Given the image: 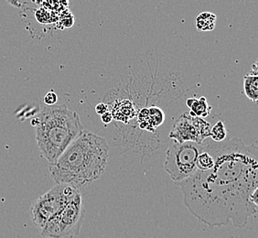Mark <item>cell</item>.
Here are the masks:
<instances>
[{"instance_id":"3","label":"cell","mask_w":258,"mask_h":238,"mask_svg":"<svg viewBox=\"0 0 258 238\" xmlns=\"http://www.w3.org/2000/svg\"><path fill=\"white\" fill-rule=\"evenodd\" d=\"M40 153L50 164L84 131L78 114L65 104L46 105L31 121Z\"/></svg>"},{"instance_id":"6","label":"cell","mask_w":258,"mask_h":238,"mask_svg":"<svg viewBox=\"0 0 258 238\" xmlns=\"http://www.w3.org/2000/svg\"><path fill=\"white\" fill-rule=\"evenodd\" d=\"M78 192V189L67 184H56L36 199L30 206V215L35 226L40 231L48 220L59 213Z\"/></svg>"},{"instance_id":"14","label":"cell","mask_w":258,"mask_h":238,"mask_svg":"<svg viewBox=\"0 0 258 238\" xmlns=\"http://www.w3.org/2000/svg\"><path fill=\"white\" fill-rule=\"evenodd\" d=\"M58 101V95L55 93L53 90L47 93L44 97H43V103L45 105H54Z\"/></svg>"},{"instance_id":"11","label":"cell","mask_w":258,"mask_h":238,"mask_svg":"<svg viewBox=\"0 0 258 238\" xmlns=\"http://www.w3.org/2000/svg\"><path fill=\"white\" fill-rule=\"evenodd\" d=\"M214 158L207 150H205V145H204V149L199 154L198 159H197V169L201 171L209 170L214 167Z\"/></svg>"},{"instance_id":"2","label":"cell","mask_w":258,"mask_h":238,"mask_svg":"<svg viewBox=\"0 0 258 238\" xmlns=\"http://www.w3.org/2000/svg\"><path fill=\"white\" fill-rule=\"evenodd\" d=\"M109 145L105 139L83 131L61 153L50 173L56 184H67L78 189L94 183L106 168Z\"/></svg>"},{"instance_id":"8","label":"cell","mask_w":258,"mask_h":238,"mask_svg":"<svg viewBox=\"0 0 258 238\" xmlns=\"http://www.w3.org/2000/svg\"><path fill=\"white\" fill-rule=\"evenodd\" d=\"M248 75L243 78V92L249 100L256 103L258 100L257 63H253Z\"/></svg>"},{"instance_id":"15","label":"cell","mask_w":258,"mask_h":238,"mask_svg":"<svg viewBox=\"0 0 258 238\" xmlns=\"http://www.w3.org/2000/svg\"><path fill=\"white\" fill-rule=\"evenodd\" d=\"M107 111H109L108 106H107V104H104V103H99V104H96V106H95V112H96V114H100V115H102Z\"/></svg>"},{"instance_id":"9","label":"cell","mask_w":258,"mask_h":238,"mask_svg":"<svg viewBox=\"0 0 258 238\" xmlns=\"http://www.w3.org/2000/svg\"><path fill=\"white\" fill-rule=\"evenodd\" d=\"M186 104L196 116L202 118L208 116L212 110V106L204 96L201 98H189L186 101Z\"/></svg>"},{"instance_id":"16","label":"cell","mask_w":258,"mask_h":238,"mask_svg":"<svg viewBox=\"0 0 258 238\" xmlns=\"http://www.w3.org/2000/svg\"><path fill=\"white\" fill-rule=\"evenodd\" d=\"M113 119H114L113 118V115H112L110 111H107V112H105L104 114L101 115V120H102V122L105 125H108L110 124V123H112Z\"/></svg>"},{"instance_id":"4","label":"cell","mask_w":258,"mask_h":238,"mask_svg":"<svg viewBox=\"0 0 258 238\" xmlns=\"http://www.w3.org/2000/svg\"><path fill=\"white\" fill-rule=\"evenodd\" d=\"M85 209L80 192L40 230L45 238H74L78 235L85 219Z\"/></svg>"},{"instance_id":"12","label":"cell","mask_w":258,"mask_h":238,"mask_svg":"<svg viewBox=\"0 0 258 238\" xmlns=\"http://www.w3.org/2000/svg\"><path fill=\"white\" fill-rule=\"evenodd\" d=\"M210 137L214 142H222L227 139V130L223 121H217L216 124L211 129Z\"/></svg>"},{"instance_id":"5","label":"cell","mask_w":258,"mask_h":238,"mask_svg":"<svg viewBox=\"0 0 258 238\" xmlns=\"http://www.w3.org/2000/svg\"><path fill=\"white\" fill-rule=\"evenodd\" d=\"M204 149V142L170 143L166 151L164 169L174 183L179 184L197 171L199 154Z\"/></svg>"},{"instance_id":"10","label":"cell","mask_w":258,"mask_h":238,"mask_svg":"<svg viewBox=\"0 0 258 238\" xmlns=\"http://www.w3.org/2000/svg\"><path fill=\"white\" fill-rule=\"evenodd\" d=\"M216 24V15L205 11L201 13L196 19V28L201 31H212Z\"/></svg>"},{"instance_id":"1","label":"cell","mask_w":258,"mask_h":238,"mask_svg":"<svg viewBox=\"0 0 258 238\" xmlns=\"http://www.w3.org/2000/svg\"><path fill=\"white\" fill-rule=\"evenodd\" d=\"M214 167L179 183L183 202L199 222L211 228L247 225L257 213L258 148L240 139L204 143Z\"/></svg>"},{"instance_id":"7","label":"cell","mask_w":258,"mask_h":238,"mask_svg":"<svg viewBox=\"0 0 258 238\" xmlns=\"http://www.w3.org/2000/svg\"><path fill=\"white\" fill-rule=\"evenodd\" d=\"M211 125L204 118L196 116L189 111L179 115L169 132V138L174 142H195L203 144L211 133Z\"/></svg>"},{"instance_id":"13","label":"cell","mask_w":258,"mask_h":238,"mask_svg":"<svg viewBox=\"0 0 258 238\" xmlns=\"http://www.w3.org/2000/svg\"><path fill=\"white\" fill-rule=\"evenodd\" d=\"M149 109V120L152 128L156 130L164 122V113L162 110L157 106H151Z\"/></svg>"}]
</instances>
